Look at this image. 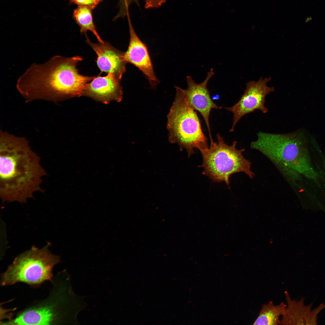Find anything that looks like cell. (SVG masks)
<instances>
[{
    "instance_id": "17",
    "label": "cell",
    "mask_w": 325,
    "mask_h": 325,
    "mask_svg": "<svg viewBox=\"0 0 325 325\" xmlns=\"http://www.w3.org/2000/svg\"><path fill=\"white\" fill-rule=\"evenodd\" d=\"M133 3L139 5L138 0H120L118 4L119 9L122 11L126 12L128 11L130 5Z\"/></svg>"
},
{
    "instance_id": "7",
    "label": "cell",
    "mask_w": 325,
    "mask_h": 325,
    "mask_svg": "<svg viewBox=\"0 0 325 325\" xmlns=\"http://www.w3.org/2000/svg\"><path fill=\"white\" fill-rule=\"evenodd\" d=\"M271 80V77L263 78L262 77L257 81L248 82L246 89L238 102L231 107L225 108L233 114L230 132L234 131L237 123L244 115L257 110L263 113L268 112V108L265 105V97L274 90L273 87H269L267 85Z\"/></svg>"
},
{
    "instance_id": "18",
    "label": "cell",
    "mask_w": 325,
    "mask_h": 325,
    "mask_svg": "<svg viewBox=\"0 0 325 325\" xmlns=\"http://www.w3.org/2000/svg\"><path fill=\"white\" fill-rule=\"evenodd\" d=\"M312 20L311 17H308L306 19L305 22L306 23Z\"/></svg>"
},
{
    "instance_id": "13",
    "label": "cell",
    "mask_w": 325,
    "mask_h": 325,
    "mask_svg": "<svg viewBox=\"0 0 325 325\" xmlns=\"http://www.w3.org/2000/svg\"><path fill=\"white\" fill-rule=\"evenodd\" d=\"M286 306V305L283 302L276 305L272 301L263 305L252 324L280 325V317L284 314Z\"/></svg>"
},
{
    "instance_id": "16",
    "label": "cell",
    "mask_w": 325,
    "mask_h": 325,
    "mask_svg": "<svg viewBox=\"0 0 325 325\" xmlns=\"http://www.w3.org/2000/svg\"><path fill=\"white\" fill-rule=\"evenodd\" d=\"M144 7L146 9L156 8H159L166 2V0H144Z\"/></svg>"
},
{
    "instance_id": "1",
    "label": "cell",
    "mask_w": 325,
    "mask_h": 325,
    "mask_svg": "<svg viewBox=\"0 0 325 325\" xmlns=\"http://www.w3.org/2000/svg\"><path fill=\"white\" fill-rule=\"evenodd\" d=\"M40 158L24 137L0 132V197L3 202H26L35 193L43 192L47 175Z\"/></svg>"
},
{
    "instance_id": "12",
    "label": "cell",
    "mask_w": 325,
    "mask_h": 325,
    "mask_svg": "<svg viewBox=\"0 0 325 325\" xmlns=\"http://www.w3.org/2000/svg\"><path fill=\"white\" fill-rule=\"evenodd\" d=\"M287 302L286 308L280 319V325L316 324L317 315L325 305H321L311 311V304L305 306L304 299L299 301L292 300L288 292H284Z\"/></svg>"
},
{
    "instance_id": "10",
    "label": "cell",
    "mask_w": 325,
    "mask_h": 325,
    "mask_svg": "<svg viewBox=\"0 0 325 325\" xmlns=\"http://www.w3.org/2000/svg\"><path fill=\"white\" fill-rule=\"evenodd\" d=\"M86 38L87 43L97 55L96 63L101 72L112 73L120 80L126 70L124 53L107 42L94 43L88 37Z\"/></svg>"
},
{
    "instance_id": "9",
    "label": "cell",
    "mask_w": 325,
    "mask_h": 325,
    "mask_svg": "<svg viewBox=\"0 0 325 325\" xmlns=\"http://www.w3.org/2000/svg\"><path fill=\"white\" fill-rule=\"evenodd\" d=\"M128 21L130 39L127 50L124 53L125 61L135 66L145 75L151 86L154 88L159 83L155 74L151 60L145 45L136 33L129 15Z\"/></svg>"
},
{
    "instance_id": "11",
    "label": "cell",
    "mask_w": 325,
    "mask_h": 325,
    "mask_svg": "<svg viewBox=\"0 0 325 325\" xmlns=\"http://www.w3.org/2000/svg\"><path fill=\"white\" fill-rule=\"evenodd\" d=\"M120 80L112 73L105 76H95L86 84L82 95L105 104L113 100L119 102L123 94Z\"/></svg>"
},
{
    "instance_id": "14",
    "label": "cell",
    "mask_w": 325,
    "mask_h": 325,
    "mask_svg": "<svg viewBox=\"0 0 325 325\" xmlns=\"http://www.w3.org/2000/svg\"><path fill=\"white\" fill-rule=\"evenodd\" d=\"M92 10L85 6H78L73 12V17L75 22L80 28V32L87 37V32H91L99 42L104 41L101 39L98 33L93 20Z\"/></svg>"
},
{
    "instance_id": "2",
    "label": "cell",
    "mask_w": 325,
    "mask_h": 325,
    "mask_svg": "<svg viewBox=\"0 0 325 325\" xmlns=\"http://www.w3.org/2000/svg\"><path fill=\"white\" fill-rule=\"evenodd\" d=\"M80 56H54L41 64L33 63L18 79L17 90L26 102L43 100L57 102L82 95L93 76L80 74Z\"/></svg>"
},
{
    "instance_id": "3",
    "label": "cell",
    "mask_w": 325,
    "mask_h": 325,
    "mask_svg": "<svg viewBox=\"0 0 325 325\" xmlns=\"http://www.w3.org/2000/svg\"><path fill=\"white\" fill-rule=\"evenodd\" d=\"M251 148L268 157L286 177L302 164L309 153L308 144L311 137L303 130L286 134L259 131Z\"/></svg>"
},
{
    "instance_id": "5",
    "label": "cell",
    "mask_w": 325,
    "mask_h": 325,
    "mask_svg": "<svg viewBox=\"0 0 325 325\" xmlns=\"http://www.w3.org/2000/svg\"><path fill=\"white\" fill-rule=\"evenodd\" d=\"M216 136L217 141L200 150L203 159L200 166L203 169V174L214 182L224 181L228 186L231 175L236 173L244 172L253 178L255 174L251 169V163L242 154L244 149H237L236 141L231 145L227 144L219 133Z\"/></svg>"
},
{
    "instance_id": "4",
    "label": "cell",
    "mask_w": 325,
    "mask_h": 325,
    "mask_svg": "<svg viewBox=\"0 0 325 325\" xmlns=\"http://www.w3.org/2000/svg\"><path fill=\"white\" fill-rule=\"evenodd\" d=\"M175 88V98L167 116L169 139L180 149H185L190 157L195 153V149L200 150L209 147L207 138L196 110L189 104L181 88Z\"/></svg>"
},
{
    "instance_id": "15",
    "label": "cell",
    "mask_w": 325,
    "mask_h": 325,
    "mask_svg": "<svg viewBox=\"0 0 325 325\" xmlns=\"http://www.w3.org/2000/svg\"><path fill=\"white\" fill-rule=\"evenodd\" d=\"M70 4L78 5L94 9L103 0H69Z\"/></svg>"
},
{
    "instance_id": "6",
    "label": "cell",
    "mask_w": 325,
    "mask_h": 325,
    "mask_svg": "<svg viewBox=\"0 0 325 325\" xmlns=\"http://www.w3.org/2000/svg\"><path fill=\"white\" fill-rule=\"evenodd\" d=\"M48 246L41 249L33 246L18 256L2 274L1 285L23 282L36 285L51 279L53 267L60 259L50 252Z\"/></svg>"
},
{
    "instance_id": "8",
    "label": "cell",
    "mask_w": 325,
    "mask_h": 325,
    "mask_svg": "<svg viewBox=\"0 0 325 325\" xmlns=\"http://www.w3.org/2000/svg\"><path fill=\"white\" fill-rule=\"evenodd\" d=\"M213 69L207 73L206 77L202 82L196 83L190 76H187V88L181 90L190 105L200 114L204 119L208 130L210 141L213 140L211 134L209 117L212 109H219L222 108L216 105L211 98L207 87V83L214 75Z\"/></svg>"
}]
</instances>
